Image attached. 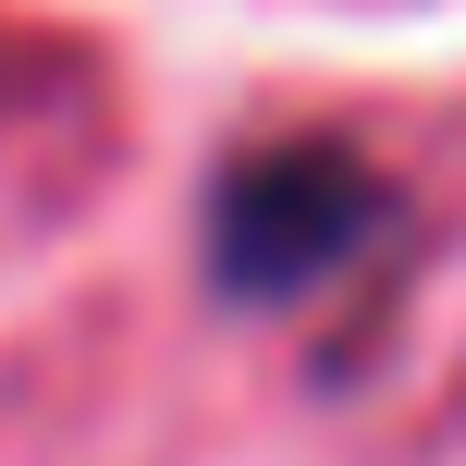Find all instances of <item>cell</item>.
<instances>
[{
    "instance_id": "obj_1",
    "label": "cell",
    "mask_w": 466,
    "mask_h": 466,
    "mask_svg": "<svg viewBox=\"0 0 466 466\" xmlns=\"http://www.w3.org/2000/svg\"><path fill=\"white\" fill-rule=\"evenodd\" d=\"M380 233V172L356 147H258L221 172L209 197V270L221 295H307L319 270H344Z\"/></svg>"
}]
</instances>
